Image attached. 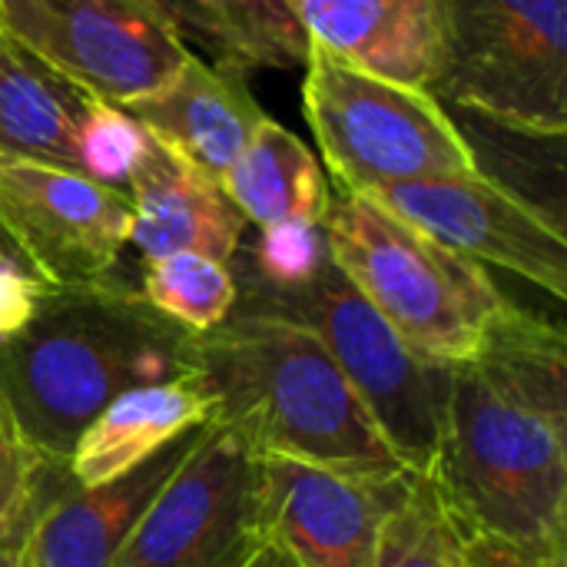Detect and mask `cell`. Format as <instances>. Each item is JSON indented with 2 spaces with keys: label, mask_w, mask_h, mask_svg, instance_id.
I'll list each match as a JSON object with an SVG mask.
<instances>
[{
  "label": "cell",
  "mask_w": 567,
  "mask_h": 567,
  "mask_svg": "<svg viewBox=\"0 0 567 567\" xmlns=\"http://www.w3.org/2000/svg\"><path fill=\"white\" fill-rule=\"evenodd\" d=\"M143 126L0 33V163H33L126 189Z\"/></svg>",
  "instance_id": "10"
},
{
  "label": "cell",
  "mask_w": 567,
  "mask_h": 567,
  "mask_svg": "<svg viewBox=\"0 0 567 567\" xmlns=\"http://www.w3.org/2000/svg\"><path fill=\"white\" fill-rule=\"evenodd\" d=\"M0 223L47 286H86L110 279L130 246L133 203L66 169L0 163Z\"/></svg>",
  "instance_id": "12"
},
{
  "label": "cell",
  "mask_w": 567,
  "mask_h": 567,
  "mask_svg": "<svg viewBox=\"0 0 567 567\" xmlns=\"http://www.w3.org/2000/svg\"><path fill=\"white\" fill-rule=\"evenodd\" d=\"M233 276L239 286L236 306L279 312L316 332L409 472L429 475L435 468L449 365L419 355L329 252L286 282H266L243 269H233Z\"/></svg>",
  "instance_id": "5"
},
{
  "label": "cell",
  "mask_w": 567,
  "mask_h": 567,
  "mask_svg": "<svg viewBox=\"0 0 567 567\" xmlns=\"http://www.w3.org/2000/svg\"><path fill=\"white\" fill-rule=\"evenodd\" d=\"M0 567H23V535L0 542Z\"/></svg>",
  "instance_id": "27"
},
{
  "label": "cell",
  "mask_w": 567,
  "mask_h": 567,
  "mask_svg": "<svg viewBox=\"0 0 567 567\" xmlns=\"http://www.w3.org/2000/svg\"><path fill=\"white\" fill-rule=\"evenodd\" d=\"M183 37H196L223 66H302L309 37L286 0H153Z\"/></svg>",
  "instance_id": "20"
},
{
  "label": "cell",
  "mask_w": 567,
  "mask_h": 567,
  "mask_svg": "<svg viewBox=\"0 0 567 567\" xmlns=\"http://www.w3.org/2000/svg\"><path fill=\"white\" fill-rule=\"evenodd\" d=\"M196 355L216 402L213 419L236 429L256 455L372 482L409 472L329 349L302 322L236 306L223 326L196 336Z\"/></svg>",
  "instance_id": "3"
},
{
  "label": "cell",
  "mask_w": 567,
  "mask_h": 567,
  "mask_svg": "<svg viewBox=\"0 0 567 567\" xmlns=\"http://www.w3.org/2000/svg\"><path fill=\"white\" fill-rule=\"evenodd\" d=\"M399 478L372 482L259 455L256 525L299 567H372Z\"/></svg>",
  "instance_id": "13"
},
{
  "label": "cell",
  "mask_w": 567,
  "mask_h": 567,
  "mask_svg": "<svg viewBox=\"0 0 567 567\" xmlns=\"http://www.w3.org/2000/svg\"><path fill=\"white\" fill-rule=\"evenodd\" d=\"M126 196L133 203L130 246L143 262L169 252H203L219 262L239 256L243 213L216 179L183 163L146 130L126 173Z\"/></svg>",
  "instance_id": "14"
},
{
  "label": "cell",
  "mask_w": 567,
  "mask_h": 567,
  "mask_svg": "<svg viewBox=\"0 0 567 567\" xmlns=\"http://www.w3.org/2000/svg\"><path fill=\"white\" fill-rule=\"evenodd\" d=\"M216 402L203 375L120 392L80 435L66 475L80 488H96L136 472L186 432L213 422Z\"/></svg>",
  "instance_id": "17"
},
{
  "label": "cell",
  "mask_w": 567,
  "mask_h": 567,
  "mask_svg": "<svg viewBox=\"0 0 567 567\" xmlns=\"http://www.w3.org/2000/svg\"><path fill=\"white\" fill-rule=\"evenodd\" d=\"M429 93L532 133L567 130V0H429Z\"/></svg>",
  "instance_id": "6"
},
{
  "label": "cell",
  "mask_w": 567,
  "mask_h": 567,
  "mask_svg": "<svg viewBox=\"0 0 567 567\" xmlns=\"http://www.w3.org/2000/svg\"><path fill=\"white\" fill-rule=\"evenodd\" d=\"M219 186L259 233L322 226L332 196L319 156L276 120L256 130Z\"/></svg>",
  "instance_id": "19"
},
{
  "label": "cell",
  "mask_w": 567,
  "mask_h": 567,
  "mask_svg": "<svg viewBox=\"0 0 567 567\" xmlns=\"http://www.w3.org/2000/svg\"><path fill=\"white\" fill-rule=\"evenodd\" d=\"M302 110L336 193L478 173L462 130L425 86L369 73L312 43Z\"/></svg>",
  "instance_id": "7"
},
{
  "label": "cell",
  "mask_w": 567,
  "mask_h": 567,
  "mask_svg": "<svg viewBox=\"0 0 567 567\" xmlns=\"http://www.w3.org/2000/svg\"><path fill=\"white\" fill-rule=\"evenodd\" d=\"M0 33L116 110L189 60L153 0H0Z\"/></svg>",
  "instance_id": "8"
},
{
  "label": "cell",
  "mask_w": 567,
  "mask_h": 567,
  "mask_svg": "<svg viewBox=\"0 0 567 567\" xmlns=\"http://www.w3.org/2000/svg\"><path fill=\"white\" fill-rule=\"evenodd\" d=\"M322 236L342 276L429 362L472 359L515 306L482 262L442 246L369 196L332 193Z\"/></svg>",
  "instance_id": "4"
},
{
  "label": "cell",
  "mask_w": 567,
  "mask_h": 567,
  "mask_svg": "<svg viewBox=\"0 0 567 567\" xmlns=\"http://www.w3.org/2000/svg\"><path fill=\"white\" fill-rule=\"evenodd\" d=\"M47 472L53 468L33 452L0 392V542L27 535Z\"/></svg>",
  "instance_id": "23"
},
{
  "label": "cell",
  "mask_w": 567,
  "mask_h": 567,
  "mask_svg": "<svg viewBox=\"0 0 567 567\" xmlns=\"http://www.w3.org/2000/svg\"><path fill=\"white\" fill-rule=\"evenodd\" d=\"M186 375H199L196 336L113 279L50 286L0 339V392L50 468H66L83 429L120 392Z\"/></svg>",
  "instance_id": "2"
},
{
  "label": "cell",
  "mask_w": 567,
  "mask_h": 567,
  "mask_svg": "<svg viewBox=\"0 0 567 567\" xmlns=\"http://www.w3.org/2000/svg\"><path fill=\"white\" fill-rule=\"evenodd\" d=\"M286 7L312 47L429 90L435 60L429 0H286Z\"/></svg>",
  "instance_id": "18"
},
{
  "label": "cell",
  "mask_w": 567,
  "mask_h": 567,
  "mask_svg": "<svg viewBox=\"0 0 567 567\" xmlns=\"http://www.w3.org/2000/svg\"><path fill=\"white\" fill-rule=\"evenodd\" d=\"M256 502V449L213 419L150 498L113 567H233L259 532Z\"/></svg>",
  "instance_id": "9"
},
{
  "label": "cell",
  "mask_w": 567,
  "mask_h": 567,
  "mask_svg": "<svg viewBox=\"0 0 567 567\" xmlns=\"http://www.w3.org/2000/svg\"><path fill=\"white\" fill-rule=\"evenodd\" d=\"M567 551H535L465 528L458 567H565Z\"/></svg>",
  "instance_id": "25"
},
{
  "label": "cell",
  "mask_w": 567,
  "mask_h": 567,
  "mask_svg": "<svg viewBox=\"0 0 567 567\" xmlns=\"http://www.w3.org/2000/svg\"><path fill=\"white\" fill-rule=\"evenodd\" d=\"M199 432H186L123 478L96 488L73 485L53 502H40L23 535V567H113L150 498L176 472Z\"/></svg>",
  "instance_id": "16"
},
{
  "label": "cell",
  "mask_w": 567,
  "mask_h": 567,
  "mask_svg": "<svg viewBox=\"0 0 567 567\" xmlns=\"http://www.w3.org/2000/svg\"><path fill=\"white\" fill-rule=\"evenodd\" d=\"M140 292L159 316L189 336H206L223 326L239 299L233 266L203 252H169L146 259Z\"/></svg>",
  "instance_id": "22"
},
{
  "label": "cell",
  "mask_w": 567,
  "mask_h": 567,
  "mask_svg": "<svg viewBox=\"0 0 567 567\" xmlns=\"http://www.w3.org/2000/svg\"><path fill=\"white\" fill-rule=\"evenodd\" d=\"M50 286L43 282V276L30 266L17 239L0 223V339H7L13 329L27 322V316L33 312L37 299Z\"/></svg>",
  "instance_id": "24"
},
{
  "label": "cell",
  "mask_w": 567,
  "mask_h": 567,
  "mask_svg": "<svg viewBox=\"0 0 567 567\" xmlns=\"http://www.w3.org/2000/svg\"><path fill=\"white\" fill-rule=\"evenodd\" d=\"M465 525L435 475L405 472L392 485L372 567H458Z\"/></svg>",
  "instance_id": "21"
},
{
  "label": "cell",
  "mask_w": 567,
  "mask_h": 567,
  "mask_svg": "<svg viewBox=\"0 0 567 567\" xmlns=\"http://www.w3.org/2000/svg\"><path fill=\"white\" fill-rule=\"evenodd\" d=\"M156 143L209 179H223L256 130L269 120L246 86V73L189 60L150 96L123 106Z\"/></svg>",
  "instance_id": "15"
},
{
  "label": "cell",
  "mask_w": 567,
  "mask_h": 567,
  "mask_svg": "<svg viewBox=\"0 0 567 567\" xmlns=\"http://www.w3.org/2000/svg\"><path fill=\"white\" fill-rule=\"evenodd\" d=\"M468 532L567 551L565 332L512 306L482 349L449 365L432 468Z\"/></svg>",
  "instance_id": "1"
},
{
  "label": "cell",
  "mask_w": 567,
  "mask_h": 567,
  "mask_svg": "<svg viewBox=\"0 0 567 567\" xmlns=\"http://www.w3.org/2000/svg\"><path fill=\"white\" fill-rule=\"evenodd\" d=\"M442 246L502 266L555 299H567V236L525 199L482 173H455L365 193Z\"/></svg>",
  "instance_id": "11"
},
{
  "label": "cell",
  "mask_w": 567,
  "mask_h": 567,
  "mask_svg": "<svg viewBox=\"0 0 567 567\" xmlns=\"http://www.w3.org/2000/svg\"><path fill=\"white\" fill-rule=\"evenodd\" d=\"M233 567H299L269 535L256 532V538L249 542V548L239 555V561Z\"/></svg>",
  "instance_id": "26"
}]
</instances>
